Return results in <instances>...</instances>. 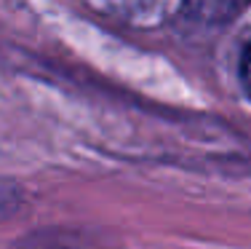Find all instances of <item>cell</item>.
Returning <instances> with one entry per match:
<instances>
[{
  "mask_svg": "<svg viewBox=\"0 0 251 249\" xmlns=\"http://www.w3.org/2000/svg\"><path fill=\"white\" fill-rule=\"evenodd\" d=\"M101 14H115L121 19L131 22L134 14H145V19H139V25H158L163 22V16L182 11V5H166V3H150V5H139V3H128V5H99Z\"/></svg>",
  "mask_w": 251,
  "mask_h": 249,
  "instance_id": "6da1fadb",
  "label": "cell"
},
{
  "mask_svg": "<svg viewBox=\"0 0 251 249\" xmlns=\"http://www.w3.org/2000/svg\"><path fill=\"white\" fill-rule=\"evenodd\" d=\"M238 73H241L243 91L251 97V40L246 43V49H243V54H241V67H238Z\"/></svg>",
  "mask_w": 251,
  "mask_h": 249,
  "instance_id": "7a4b0ae2",
  "label": "cell"
}]
</instances>
